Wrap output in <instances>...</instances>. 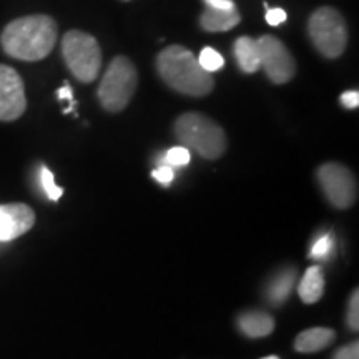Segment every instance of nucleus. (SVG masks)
I'll return each mask as SVG.
<instances>
[{
	"mask_svg": "<svg viewBox=\"0 0 359 359\" xmlns=\"http://www.w3.org/2000/svg\"><path fill=\"white\" fill-rule=\"evenodd\" d=\"M57 22L48 15H27L6 25L0 43L8 57L39 62L50 55L57 43Z\"/></svg>",
	"mask_w": 359,
	"mask_h": 359,
	"instance_id": "1",
	"label": "nucleus"
},
{
	"mask_svg": "<svg viewBox=\"0 0 359 359\" xmlns=\"http://www.w3.org/2000/svg\"><path fill=\"white\" fill-rule=\"evenodd\" d=\"M294 280H296V271L294 269H283V271L278 273V275L269 281L268 290H266V296L269 299V303L276 304L280 306L288 299V296L291 293L294 286Z\"/></svg>",
	"mask_w": 359,
	"mask_h": 359,
	"instance_id": "16",
	"label": "nucleus"
},
{
	"mask_svg": "<svg viewBox=\"0 0 359 359\" xmlns=\"http://www.w3.org/2000/svg\"><path fill=\"white\" fill-rule=\"evenodd\" d=\"M308 32L314 47L326 58H338L346 50V22L333 7H321L313 12L308 20Z\"/></svg>",
	"mask_w": 359,
	"mask_h": 359,
	"instance_id": "6",
	"label": "nucleus"
},
{
	"mask_svg": "<svg viewBox=\"0 0 359 359\" xmlns=\"http://www.w3.org/2000/svg\"><path fill=\"white\" fill-rule=\"evenodd\" d=\"M346 320H348L349 330L356 333V331L359 330V294H358V290L353 291L351 298H349Z\"/></svg>",
	"mask_w": 359,
	"mask_h": 359,
	"instance_id": "21",
	"label": "nucleus"
},
{
	"mask_svg": "<svg viewBox=\"0 0 359 359\" xmlns=\"http://www.w3.org/2000/svg\"><path fill=\"white\" fill-rule=\"evenodd\" d=\"M206 8L212 11H235L236 6L233 0H203Z\"/></svg>",
	"mask_w": 359,
	"mask_h": 359,
	"instance_id": "26",
	"label": "nucleus"
},
{
	"mask_svg": "<svg viewBox=\"0 0 359 359\" xmlns=\"http://www.w3.org/2000/svg\"><path fill=\"white\" fill-rule=\"evenodd\" d=\"M57 98H58V100H69L70 102V107H69V109L64 110V114H70V111L75 109V105H77V103H75V100H74V90L70 88L69 83H65L64 87L57 90Z\"/></svg>",
	"mask_w": 359,
	"mask_h": 359,
	"instance_id": "25",
	"label": "nucleus"
},
{
	"mask_svg": "<svg viewBox=\"0 0 359 359\" xmlns=\"http://www.w3.org/2000/svg\"><path fill=\"white\" fill-rule=\"evenodd\" d=\"M138 74L133 62L127 57H115L103 74L97 97L105 110L116 114L127 109L137 92Z\"/></svg>",
	"mask_w": 359,
	"mask_h": 359,
	"instance_id": "4",
	"label": "nucleus"
},
{
	"mask_svg": "<svg viewBox=\"0 0 359 359\" xmlns=\"http://www.w3.org/2000/svg\"><path fill=\"white\" fill-rule=\"evenodd\" d=\"M25 109L24 80L12 67L0 64V122L20 118Z\"/></svg>",
	"mask_w": 359,
	"mask_h": 359,
	"instance_id": "9",
	"label": "nucleus"
},
{
	"mask_svg": "<svg viewBox=\"0 0 359 359\" xmlns=\"http://www.w3.org/2000/svg\"><path fill=\"white\" fill-rule=\"evenodd\" d=\"M62 55L74 77L83 83H92L100 74V45L90 34L70 30L62 39Z\"/></svg>",
	"mask_w": 359,
	"mask_h": 359,
	"instance_id": "5",
	"label": "nucleus"
},
{
	"mask_svg": "<svg viewBox=\"0 0 359 359\" xmlns=\"http://www.w3.org/2000/svg\"><path fill=\"white\" fill-rule=\"evenodd\" d=\"M196 60H198L201 69H203L205 72H208V74L219 72L224 67V58L212 47H205Z\"/></svg>",
	"mask_w": 359,
	"mask_h": 359,
	"instance_id": "18",
	"label": "nucleus"
},
{
	"mask_svg": "<svg viewBox=\"0 0 359 359\" xmlns=\"http://www.w3.org/2000/svg\"><path fill=\"white\" fill-rule=\"evenodd\" d=\"M341 103H343V105L349 110L358 109V107H359V92H358V90H348V92H344L343 95H341Z\"/></svg>",
	"mask_w": 359,
	"mask_h": 359,
	"instance_id": "27",
	"label": "nucleus"
},
{
	"mask_svg": "<svg viewBox=\"0 0 359 359\" xmlns=\"http://www.w3.org/2000/svg\"><path fill=\"white\" fill-rule=\"evenodd\" d=\"M235 57L241 72L245 74H255L262 67V60H259V48L258 42L251 37H240L236 39L235 47Z\"/></svg>",
	"mask_w": 359,
	"mask_h": 359,
	"instance_id": "13",
	"label": "nucleus"
},
{
	"mask_svg": "<svg viewBox=\"0 0 359 359\" xmlns=\"http://www.w3.org/2000/svg\"><path fill=\"white\" fill-rule=\"evenodd\" d=\"M298 293L303 303L306 304L320 302L323 293H325V273H323L321 266H309L306 269L298 286Z\"/></svg>",
	"mask_w": 359,
	"mask_h": 359,
	"instance_id": "14",
	"label": "nucleus"
},
{
	"mask_svg": "<svg viewBox=\"0 0 359 359\" xmlns=\"http://www.w3.org/2000/svg\"><path fill=\"white\" fill-rule=\"evenodd\" d=\"M190 163V150L185 147H173L165 154V163L168 167H185Z\"/></svg>",
	"mask_w": 359,
	"mask_h": 359,
	"instance_id": "20",
	"label": "nucleus"
},
{
	"mask_svg": "<svg viewBox=\"0 0 359 359\" xmlns=\"http://www.w3.org/2000/svg\"><path fill=\"white\" fill-rule=\"evenodd\" d=\"M40 185H42L45 195H47L52 201H58L60 200V196L64 195V190L55 185L53 173L47 167L40 168Z\"/></svg>",
	"mask_w": 359,
	"mask_h": 359,
	"instance_id": "19",
	"label": "nucleus"
},
{
	"mask_svg": "<svg viewBox=\"0 0 359 359\" xmlns=\"http://www.w3.org/2000/svg\"><path fill=\"white\" fill-rule=\"evenodd\" d=\"M333 359H359V343H349L346 346H343L334 353Z\"/></svg>",
	"mask_w": 359,
	"mask_h": 359,
	"instance_id": "23",
	"label": "nucleus"
},
{
	"mask_svg": "<svg viewBox=\"0 0 359 359\" xmlns=\"http://www.w3.org/2000/svg\"><path fill=\"white\" fill-rule=\"evenodd\" d=\"M316 177L323 193H325L330 203L336 206V208L346 210L356 203V178L353 177V173L344 165L334 163V161L321 165L318 168Z\"/></svg>",
	"mask_w": 359,
	"mask_h": 359,
	"instance_id": "7",
	"label": "nucleus"
},
{
	"mask_svg": "<svg viewBox=\"0 0 359 359\" xmlns=\"http://www.w3.org/2000/svg\"><path fill=\"white\" fill-rule=\"evenodd\" d=\"M286 19H288V13L283 8H266V22L271 27H280L283 22H286Z\"/></svg>",
	"mask_w": 359,
	"mask_h": 359,
	"instance_id": "24",
	"label": "nucleus"
},
{
	"mask_svg": "<svg viewBox=\"0 0 359 359\" xmlns=\"http://www.w3.org/2000/svg\"><path fill=\"white\" fill-rule=\"evenodd\" d=\"M35 213L25 203L0 205V241H12L32 230Z\"/></svg>",
	"mask_w": 359,
	"mask_h": 359,
	"instance_id": "10",
	"label": "nucleus"
},
{
	"mask_svg": "<svg viewBox=\"0 0 359 359\" xmlns=\"http://www.w3.org/2000/svg\"><path fill=\"white\" fill-rule=\"evenodd\" d=\"M151 177H154L158 183H161L163 187H168L170 183L173 182L175 172L172 167H168V165H160L158 168H155L154 172H151Z\"/></svg>",
	"mask_w": 359,
	"mask_h": 359,
	"instance_id": "22",
	"label": "nucleus"
},
{
	"mask_svg": "<svg viewBox=\"0 0 359 359\" xmlns=\"http://www.w3.org/2000/svg\"><path fill=\"white\" fill-rule=\"evenodd\" d=\"M241 333L250 338H263L273 333L275 330V320L268 313L263 311H248L243 313L238 320Z\"/></svg>",
	"mask_w": 359,
	"mask_h": 359,
	"instance_id": "12",
	"label": "nucleus"
},
{
	"mask_svg": "<svg viewBox=\"0 0 359 359\" xmlns=\"http://www.w3.org/2000/svg\"><path fill=\"white\" fill-rule=\"evenodd\" d=\"M156 70L170 87L185 95L205 97L215 87L212 74L201 69L193 52L182 45H170L161 50L156 57Z\"/></svg>",
	"mask_w": 359,
	"mask_h": 359,
	"instance_id": "2",
	"label": "nucleus"
},
{
	"mask_svg": "<svg viewBox=\"0 0 359 359\" xmlns=\"http://www.w3.org/2000/svg\"><path fill=\"white\" fill-rule=\"evenodd\" d=\"M259 60L273 83H288L296 74V62L286 45L273 35H263L257 40Z\"/></svg>",
	"mask_w": 359,
	"mask_h": 359,
	"instance_id": "8",
	"label": "nucleus"
},
{
	"mask_svg": "<svg viewBox=\"0 0 359 359\" xmlns=\"http://www.w3.org/2000/svg\"><path fill=\"white\" fill-rule=\"evenodd\" d=\"M263 359H280L278 356H268V358H263Z\"/></svg>",
	"mask_w": 359,
	"mask_h": 359,
	"instance_id": "28",
	"label": "nucleus"
},
{
	"mask_svg": "<svg viewBox=\"0 0 359 359\" xmlns=\"http://www.w3.org/2000/svg\"><path fill=\"white\" fill-rule=\"evenodd\" d=\"M334 339L336 333L330 327H311L294 339V349L299 353H316L330 346Z\"/></svg>",
	"mask_w": 359,
	"mask_h": 359,
	"instance_id": "11",
	"label": "nucleus"
},
{
	"mask_svg": "<svg viewBox=\"0 0 359 359\" xmlns=\"http://www.w3.org/2000/svg\"><path fill=\"white\" fill-rule=\"evenodd\" d=\"M241 22V15L235 11H212L206 8V12L201 13L200 25L206 32H226V30L235 29Z\"/></svg>",
	"mask_w": 359,
	"mask_h": 359,
	"instance_id": "15",
	"label": "nucleus"
},
{
	"mask_svg": "<svg viewBox=\"0 0 359 359\" xmlns=\"http://www.w3.org/2000/svg\"><path fill=\"white\" fill-rule=\"evenodd\" d=\"M336 241L331 233H325L314 241L311 250H309V258L316 259V262H326L334 255Z\"/></svg>",
	"mask_w": 359,
	"mask_h": 359,
	"instance_id": "17",
	"label": "nucleus"
},
{
	"mask_svg": "<svg viewBox=\"0 0 359 359\" xmlns=\"http://www.w3.org/2000/svg\"><path fill=\"white\" fill-rule=\"evenodd\" d=\"M175 135L182 147L191 148L206 160L219 158L228 147L223 128L212 118L195 111L178 116L175 122Z\"/></svg>",
	"mask_w": 359,
	"mask_h": 359,
	"instance_id": "3",
	"label": "nucleus"
}]
</instances>
